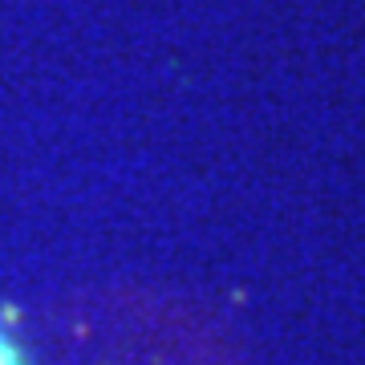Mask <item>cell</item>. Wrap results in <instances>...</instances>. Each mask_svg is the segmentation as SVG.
Segmentation results:
<instances>
[{"label": "cell", "mask_w": 365, "mask_h": 365, "mask_svg": "<svg viewBox=\"0 0 365 365\" xmlns=\"http://www.w3.org/2000/svg\"><path fill=\"white\" fill-rule=\"evenodd\" d=\"M0 365H21V361H16V353L9 349V341H4V337H0Z\"/></svg>", "instance_id": "obj_1"}]
</instances>
